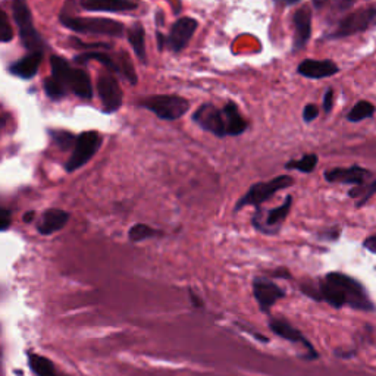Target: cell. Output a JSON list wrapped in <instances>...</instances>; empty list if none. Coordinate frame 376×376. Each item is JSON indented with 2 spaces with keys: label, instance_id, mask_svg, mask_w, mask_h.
Instances as JSON below:
<instances>
[{
  "label": "cell",
  "instance_id": "ab89813d",
  "mask_svg": "<svg viewBox=\"0 0 376 376\" xmlns=\"http://www.w3.org/2000/svg\"><path fill=\"white\" fill-rule=\"evenodd\" d=\"M300 2V0H275V4L281 5V6H294L297 5Z\"/></svg>",
  "mask_w": 376,
  "mask_h": 376
},
{
  "label": "cell",
  "instance_id": "ba28073f",
  "mask_svg": "<svg viewBox=\"0 0 376 376\" xmlns=\"http://www.w3.org/2000/svg\"><path fill=\"white\" fill-rule=\"evenodd\" d=\"M376 24V5L366 6L358 9L346 18H342L337 27V30L330 36V39H342L349 37L357 32H363Z\"/></svg>",
  "mask_w": 376,
  "mask_h": 376
},
{
  "label": "cell",
  "instance_id": "f1b7e54d",
  "mask_svg": "<svg viewBox=\"0 0 376 376\" xmlns=\"http://www.w3.org/2000/svg\"><path fill=\"white\" fill-rule=\"evenodd\" d=\"M43 86H44L46 96L48 97V99H52V101H60L70 93L60 83H58V81L53 77L46 78L43 81Z\"/></svg>",
  "mask_w": 376,
  "mask_h": 376
},
{
  "label": "cell",
  "instance_id": "ffe728a7",
  "mask_svg": "<svg viewBox=\"0 0 376 376\" xmlns=\"http://www.w3.org/2000/svg\"><path fill=\"white\" fill-rule=\"evenodd\" d=\"M43 62V52H31L24 58L11 63L9 72L21 79L34 78L40 70Z\"/></svg>",
  "mask_w": 376,
  "mask_h": 376
},
{
  "label": "cell",
  "instance_id": "74e56055",
  "mask_svg": "<svg viewBox=\"0 0 376 376\" xmlns=\"http://www.w3.org/2000/svg\"><path fill=\"white\" fill-rule=\"evenodd\" d=\"M363 247H365L366 250H369L370 253H375V254H376V235H370V237H368V238L365 240V242H363Z\"/></svg>",
  "mask_w": 376,
  "mask_h": 376
},
{
  "label": "cell",
  "instance_id": "f35d334b",
  "mask_svg": "<svg viewBox=\"0 0 376 376\" xmlns=\"http://www.w3.org/2000/svg\"><path fill=\"white\" fill-rule=\"evenodd\" d=\"M34 218H36V212H34V210H28L27 214H24L22 221H24L25 223H31L32 221H34Z\"/></svg>",
  "mask_w": 376,
  "mask_h": 376
},
{
  "label": "cell",
  "instance_id": "9a60e30c",
  "mask_svg": "<svg viewBox=\"0 0 376 376\" xmlns=\"http://www.w3.org/2000/svg\"><path fill=\"white\" fill-rule=\"evenodd\" d=\"M294 44L292 51L300 52L307 46L310 36H312V9L304 5L294 12Z\"/></svg>",
  "mask_w": 376,
  "mask_h": 376
},
{
  "label": "cell",
  "instance_id": "1f68e13d",
  "mask_svg": "<svg viewBox=\"0 0 376 376\" xmlns=\"http://www.w3.org/2000/svg\"><path fill=\"white\" fill-rule=\"evenodd\" d=\"M319 115V108L313 103H309L304 106L303 109V121L306 124H310V122H313Z\"/></svg>",
  "mask_w": 376,
  "mask_h": 376
},
{
  "label": "cell",
  "instance_id": "b9f144b4",
  "mask_svg": "<svg viewBox=\"0 0 376 376\" xmlns=\"http://www.w3.org/2000/svg\"><path fill=\"white\" fill-rule=\"evenodd\" d=\"M63 376H68V375H63Z\"/></svg>",
  "mask_w": 376,
  "mask_h": 376
},
{
  "label": "cell",
  "instance_id": "d590c367",
  "mask_svg": "<svg viewBox=\"0 0 376 376\" xmlns=\"http://www.w3.org/2000/svg\"><path fill=\"white\" fill-rule=\"evenodd\" d=\"M12 223V212L6 207L2 209V221H0V230L8 231L9 226Z\"/></svg>",
  "mask_w": 376,
  "mask_h": 376
},
{
  "label": "cell",
  "instance_id": "8fae6325",
  "mask_svg": "<svg viewBox=\"0 0 376 376\" xmlns=\"http://www.w3.org/2000/svg\"><path fill=\"white\" fill-rule=\"evenodd\" d=\"M268 325H269L271 331L276 337L287 339V341L292 342V344L302 346L306 350V358H307V361H315V358H318L319 354H318L316 349L313 347L312 342H310L303 335V332L300 330H297L296 326H294L290 320H287L285 318H281V316H269Z\"/></svg>",
  "mask_w": 376,
  "mask_h": 376
},
{
  "label": "cell",
  "instance_id": "ac0fdd59",
  "mask_svg": "<svg viewBox=\"0 0 376 376\" xmlns=\"http://www.w3.org/2000/svg\"><path fill=\"white\" fill-rule=\"evenodd\" d=\"M372 174L368 169L361 167L350 168H335L325 172V179L328 183H341V184H353V186H365V181Z\"/></svg>",
  "mask_w": 376,
  "mask_h": 376
},
{
  "label": "cell",
  "instance_id": "4fadbf2b",
  "mask_svg": "<svg viewBox=\"0 0 376 376\" xmlns=\"http://www.w3.org/2000/svg\"><path fill=\"white\" fill-rule=\"evenodd\" d=\"M191 118L202 129H205L206 133L214 134L218 138H223L228 136L225 113L215 105L203 103L202 106L195 109Z\"/></svg>",
  "mask_w": 376,
  "mask_h": 376
},
{
  "label": "cell",
  "instance_id": "44dd1931",
  "mask_svg": "<svg viewBox=\"0 0 376 376\" xmlns=\"http://www.w3.org/2000/svg\"><path fill=\"white\" fill-rule=\"evenodd\" d=\"M68 90L83 101L93 99V83L87 71L81 68H71L68 75Z\"/></svg>",
  "mask_w": 376,
  "mask_h": 376
},
{
  "label": "cell",
  "instance_id": "603a6c76",
  "mask_svg": "<svg viewBox=\"0 0 376 376\" xmlns=\"http://www.w3.org/2000/svg\"><path fill=\"white\" fill-rule=\"evenodd\" d=\"M27 362H28V368L36 376H60V373L58 372L55 363L51 361V358H47L39 353L28 351Z\"/></svg>",
  "mask_w": 376,
  "mask_h": 376
},
{
  "label": "cell",
  "instance_id": "30bf717a",
  "mask_svg": "<svg viewBox=\"0 0 376 376\" xmlns=\"http://www.w3.org/2000/svg\"><path fill=\"white\" fill-rule=\"evenodd\" d=\"M97 94L101 97L102 102V110L105 113H113L118 112L122 106L124 93L119 86L118 78L113 75V72L106 71L99 74L96 83Z\"/></svg>",
  "mask_w": 376,
  "mask_h": 376
},
{
  "label": "cell",
  "instance_id": "8992f818",
  "mask_svg": "<svg viewBox=\"0 0 376 376\" xmlns=\"http://www.w3.org/2000/svg\"><path fill=\"white\" fill-rule=\"evenodd\" d=\"M292 184H294V179L290 175H280V176H275L273 179H271V181L256 183L237 202L234 210L240 212L242 207H246V206H254L257 209V207H260V205H264L265 202L271 200L278 191L290 188Z\"/></svg>",
  "mask_w": 376,
  "mask_h": 376
},
{
  "label": "cell",
  "instance_id": "f546056e",
  "mask_svg": "<svg viewBox=\"0 0 376 376\" xmlns=\"http://www.w3.org/2000/svg\"><path fill=\"white\" fill-rule=\"evenodd\" d=\"M375 193H376V179L373 183H370V186H368L366 188L363 186H358V187L353 188L350 191V197H354V199L356 197H362L361 200L357 202V207H362Z\"/></svg>",
  "mask_w": 376,
  "mask_h": 376
},
{
  "label": "cell",
  "instance_id": "4dcf8cb0",
  "mask_svg": "<svg viewBox=\"0 0 376 376\" xmlns=\"http://www.w3.org/2000/svg\"><path fill=\"white\" fill-rule=\"evenodd\" d=\"M13 37V31L9 24V18L5 11H2V18H0V41L9 43Z\"/></svg>",
  "mask_w": 376,
  "mask_h": 376
},
{
  "label": "cell",
  "instance_id": "83f0119b",
  "mask_svg": "<svg viewBox=\"0 0 376 376\" xmlns=\"http://www.w3.org/2000/svg\"><path fill=\"white\" fill-rule=\"evenodd\" d=\"M375 113V106L366 101H362L354 105V108L349 112L347 119L350 122H361L363 119L372 118Z\"/></svg>",
  "mask_w": 376,
  "mask_h": 376
},
{
  "label": "cell",
  "instance_id": "7c38bea8",
  "mask_svg": "<svg viewBox=\"0 0 376 376\" xmlns=\"http://www.w3.org/2000/svg\"><path fill=\"white\" fill-rule=\"evenodd\" d=\"M291 206H292V197L291 195H287V199L284 200L281 206L268 210L265 216L261 215V207H257L256 214L252 219V223L257 231L264 233L266 235H275L280 233L281 225L287 219Z\"/></svg>",
  "mask_w": 376,
  "mask_h": 376
},
{
  "label": "cell",
  "instance_id": "e575fe53",
  "mask_svg": "<svg viewBox=\"0 0 376 376\" xmlns=\"http://www.w3.org/2000/svg\"><path fill=\"white\" fill-rule=\"evenodd\" d=\"M331 2L335 12H344L354 5L356 0H331Z\"/></svg>",
  "mask_w": 376,
  "mask_h": 376
},
{
  "label": "cell",
  "instance_id": "60d3db41",
  "mask_svg": "<svg viewBox=\"0 0 376 376\" xmlns=\"http://www.w3.org/2000/svg\"><path fill=\"white\" fill-rule=\"evenodd\" d=\"M330 2H331V0H313V6H315L316 9H322L323 6L328 5Z\"/></svg>",
  "mask_w": 376,
  "mask_h": 376
},
{
  "label": "cell",
  "instance_id": "d6a6232c",
  "mask_svg": "<svg viewBox=\"0 0 376 376\" xmlns=\"http://www.w3.org/2000/svg\"><path fill=\"white\" fill-rule=\"evenodd\" d=\"M70 41H72V46L78 48H94V51H97V48H112V44L108 43H83L78 39H71Z\"/></svg>",
  "mask_w": 376,
  "mask_h": 376
},
{
  "label": "cell",
  "instance_id": "277c9868",
  "mask_svg": "<svg viewBox=\"0 0 376 376\" xmlns=\"http://www.w3.org/2000/svg\"><path fill=\"white\" fill-rule=\"evenodd\" d=\"M138 106L150 110L163 121H176L190 110V102L186 97L176 94H155L143 97L137 102Z\"/></svg>",
  "mask_w": 376,
  "mask_h": 376
},
{
  "label": "cell",
  "instance_id": "7402d4cb",
  "mask_svg": "<svg viewBox=\"0 0 376 376\" xmlns=\"http://www.w3.org/2000/svg\"><path fill=\"white\" fill-rule=\"evenodd\" d=\"M223 113H225V119H226V131H228V136H241L244 131L247 129L249 124L247 121L241 117L240 109L234 102H226L225 106L222 108Z\"/></svg>",
  "mask_w": 376,
  "mask_h": 376
},
{
  "label": "cell",
  "instance_id": "484cf974",
  "mask_svg": "<svg viewBox=\"0 0 376 376\" xmlns=\"http://www.w3.org/2000/svg\"><path fill=\"white\" fill-rule=\"evenodd\" d=\"M48 134H51L55 144L63 152L74 149L78 140V136H74L72 133H70V131H63V129H51L48 131Z\"/></svg>",
  "mask_w": 376,
  "mask_h": 376
},
{
  "label": "cell",
  "instance_id": "52a82bcc",
  "mask_svg": "<svg viewBox=\"0 0 376 376\" xmlns=\"http://www.w3.org/2000/svg\"><path fill=\"white\" fill-rule=\"evenodd\" d=\"M101 145L102 137L97 131H86V133L79 134L68 162L65 163V171L75 172L77 169L87 165Z\"/></svg>",
  "mask_w": 376,
  "mask_h": 376
},
{
  "label": "cell",
  "instance_id": "2e32d148",
  "mask_svg": "<svg viewBox=\"0 0 376 376\" xmlns=\"http://www.w3.org/2000/svg\"><path fill=\"white\" fill-rule=\"evenodd\" d=\"M71 219V214L62 209H47L37 222V233L41 235H52L63 230Z\"/></svg>",
  "mask_w": 376,
  "mask_h": 376
},
{
  "label": "cell",
  "instance_id": "8d00e7d4",
  "mask_svg": "<svg viewBox=\"0 0 376 376\" xmlns=\"http://www.w3.org/2000/svg\"><path fill=\"white\" fill-rule=\"evenodd\" d=\"M188 297H190V302H191V306L194 309H203L205 307V303L200 297V294H195L193 290H188Z\"/></svg>",
  "mask_w": 376,
  "mask_h": 376
},
{
  "label": "cell",
  "instance_id": "6da1fadb",
  "mask_svg": "<svg viewBox=\"0 0 376 376\" xmlns=\"http://www.w3.org/2000/svg\"><path fill=\"white\" fill-rule=\"evenodd\" d=\"M302 291L304 296L337 309L347 306L362 312H370L375 309L362 283L341 272L326 273L318 283L302 284Z\"/></svg>",
  "mask_w": 376,
  "mask_h": 376
},
{
  "label": "cell",
  "instance_id": "e0dca14e",
  "mask_svg": "<svg viewBox=\"0 0 376 376\" xmlns=\"http://www.w3.org/2000/svg\"><path fill=\"white\" fill-rule=\"evenodd\" d=\"M140 6L138 0H81V8L90 12H131Z\"/></svg>",
  "mask_w": 376,
  "mask_h": 376
},
{
  "label": "cell",
  "instance_id": "4316f807",
  "mask_svg": "<svg viewBox=\"0 0 376 376\" xmlns=\"http://www.w3.org/2000/svg\"><path fill=\"white\" fill-rule=\"evenodd\" d=\"M318 155L315 153H310V155H304L302 159L299 160H290L288 163H285V168L287 169H297L303 174H310L313 172L316 165H318Z\"/></svg>",
  "mask_w": 376,
  "mask_h": 376
},
{
  "label": "cell",
  "instance_id": "cb8c5ba5",
  "mask_svg": "<svg viewBox=\"0 0 376 376\" xmlns=\"http://www.w3.org/2000/svg\"><path fill=\"white\" fill-rule=\"evenodd\" d=\"M128 41L133 47L134 53L137 55L141 63H147V52H145V30L140 22H136L133 27L128 30Z\"/></svg>",
  "mask_w": 376,
  "mask_h": 376
},
{
  "label": "cell",
  "instance_id": "d4e9b609",
  "mask_svg": "<svg viewBox=\"0 0 376 376\" xmlns=\"http://www.w3.org/2000/svg\"><path fill=\"white\" fill-rule=\"evenodd\" d=\"M162 233L155 230V228L145 225V223H136L129 228L128 231V238L133 242H141L153 237H160Z\"/></svg>",
  "mask_w": 376,
  "mask_h": 376
},
{
  "label": "cell",
  "instance_id": "d6986e66",
  "mask_svg": "<svg viewBox=\"0 0 376 376\" xmlns=\"http://www.w3.org/2000/svg\"><path fill=\"white\" fill-rule=\"evenodd\" d=\"M339 71L337 63L332 60H318V59H304L300 62L297 72L310 79H322L335 75Z\"/></svg>",
  "mask_w": 376,
  "mask_h": 376
},
{
  "label": "cell",
  "instance_id": "3957f363",
  "mask_svg": "<svg viewBox=\"0 0 376 376\" xmlns=\"http://www.w3.org/2000/svg\"><path fill=\"white\" fill-rule=\"evenodd\" d=\"M12 16L16 27H18L20 40L25 51H28V53L44 52V39L39 34V31L34 27L32 13L27 0H12Z\"/></svg>",
  "mask_w": 376,
  "mask_h": 376
},
{
  "label": "cell",
  "instance_id": "9c48e42d",
  "mask_svg": "<svg viewBox=\"0 0 376 376\" xmlns=\"http://www.w3.org/2000/svg\"><path fill=\"white\" fill-rule=\"evenodd\" d=\"M252 290H253V297L260 309V312H264L266 315L271 313V309L278 302L283 300L287 296L285 290L281 285H278L269 276H261V275L253 278Z\"/></svg>",
  "mask_w": 376,
  "mask_h": 376
},
{
  "label": "cell",
  "instance_id": "836d02e7",
  "mask_svg": "<svg viewBox=\"0 0 376 376\" xmlns=\"http://www.w3.org/2000/svg\"><path fill=\"white\" fill-rule=\"evenodd\" d=\"M322 105H323V110L326 113H330L332 110V108H334V90L332 89H328L325 91Z\"/></svg>",
  "mask_w": 376,
  "mask_h": 376
},
{
  "label": "cell",
  "instance_id": "7a4b0ae2",
  "mask_svg": "<svg viewBox=\"0 0 376 376\" xmlns=\"http://www.w3.org/2000/svg\"><path fill=\"white\" fill-rule=\"evenodd\" d=\"M59 21L63 27H67L75 32L96 36H109V37H122L125 27L124 24L109 20V18H86V16H77L74 13H67L62 11Z\"/></svg>",
  "mask_w": 376,
  "mask_h": 376
},
{
  "label": "cell",
  "instance_id": "5b68a950",
  "mask_svg": "<svg viewBox=\"0 0 376 376\" xmlns=\"http://www.w3.org/2000/svg\"><path fill=\"white\" fill-rule=\"evenodd\" d=\"M90 60L101 62L108 71L122 75L128 81V83H131L133 86L137 84V81H138L137 72L134 70L133 60H131V58L127 52L121 51L117 56H112L110 53H106V52L90 51V52L79 53L74 58V62L78 65H86Z\"/></svg>",
  "mask_w": 376,
  "mask_h": 376
},
{
  "label": "cell",
  "instance_id": "5bb4252c",
  "mask_svg": "<svg viewBox=\"0 0 376 376\" xmlns=\"http://www.w3.org/2000/svg\"><path fill=\"white\" fill-rule=\"evenodd\" d=\"M197 28H199V21L191 18V16H181V18H178L171 27L167 47L174 53L183 52L188 46Z\"/></svg>",
  "mask_w": 376,
  "mask_h": 376
}]
</instances>
